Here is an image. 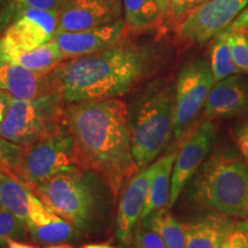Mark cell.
<instances>
[{
  "label": "cell",
  "instance_id": "obj_20",
  "mask_svg": "<svg viewBox=\"0 0 248 248\" xmlns=\"http://www.w3.org/2000/svg\"><path fill=\"white\" fill-rule=\"evenodd\" d=\"M27 229L33 240L43 245L62 244L77 234L76 226L44 207L27 221Z\"/></svg>",
  "mask_w": 248,
  "mask_h": 248
},
{
  "label": "cell",
  "instance_id": "obj_30",
  "mask_svg": "<svg viewBox=\"0 0 248 248\" xmlns=\"http://www.w3.org/2000/svg\"><path fill=\"white\" fill-rule=\"evenodd\" d=\"M222 248H248V219H237Z\"/></svg>",
  "mask_w": 248,
  "mask_h": 248
},
{
  "label": "cell",
  "instance_id": "obj_27",
  "mask_svg": "<svg viewBox=\"0 0 248 248\" xmlns=\"http://www.w3.org/2000/svg\"><path fill=\"white\" fill-rule=\"evenodd\" d=\"M23 152L24 146L0 137V170L9 175H16L22 162Z\"/></svg>",
  "mask_w": 248,
  "mask_h": 248
},
{
  "label": "cell",
  "instance_id": "obj_32",
  "mask_svg": "<svg viewBox=\"0 0 248 248\" xmlns=\"http://www.w3.org/2000/svg\"><path fill=\"white\" fill-rule=\"evenodd\" d=\"M232 135L241 155L248 162V117L235 124L232 129Z\"/></svg>",
  "mask_w": 248,
  "mask_h": 248
},
{
  "label": "cell",
  "instance_id": "obj_25",
  "mask_svg": "<svg viewBox=\"0 0 248 248\" xmlns=\"http://www.w3.org/2000/svg\"><path fill=\"white\" fill-rule=\"evenodd\" d=\"M64 2L66 0H7V6H4L0 12V29L5 27V24L8 23L11 18H13L14 21V18L24 9L36 8L45 9V11H60Z\"/></svg>",
  "mask_w": 248,
  "mask_h": 248
},
{
  "label": "cell",
  "instance_id": "obj_16",
  "mask_svg": "<svg viewBox=\"0 0 248 248\" xmlns=\"http://www.w3.org/2000/svg\"><path fill=\"white\" fill-rule=\"evenodd\" d=\"M0 90L21 100L55 94L49 73L38 74L2 60H0Z\"/></svg>",
  "mask_w": 248,
  "mask_h": 248
},
{
  "label": "cell",
  "instance_id": "obj_22",
  "mask_svg": "<svg viewBox=\"0 0 248 248\" xmlns=\"http://www.w3.org/2000/svg\"><path fill=\"white\" fill-rule=\"evenodd\" d=\"M141 221L160 234L167 248H185V224L179 222L166 208L152 213Z\"/></svg>",
  "mask_w": 248,
  "mask_h": 248
},
{
  "label": "cell",
  "instance_id": "obj_34",
  "mask_svg": "<svg viewBox=\"0 0 248 248\" xmlns=\"http://www.w3.org/2000/svg\"><path fill=\"white\" fill-rule=\"evenodd\" d=\"M12 99L13 98H12L11 95L0 90V123L2 122L6 113L8 111V108L11 106Z\"/></svg>",
  "mask_w": 248,
  "mask_h": 248
},
{
  "label": "cell",
  "instance_id": "obj_29",
  "mask_svg": "<svg viewBox=\"0 0 248 248\" xmlns=\"http://www.w3.org/2000/svg\"><path fill=\"white\" fill-rule=\"evenodd\" d=\"M135 245L136 248H167L160 234L142 221L135 230Z\"/></svg>",
  "mask_w": 248,
  "mask_h": 248
},
{
  "label": "cell",
  "instance_id": "obj_39",
  "mask_svg": "<svg viewBox=\"0 0 248 248\" xmlns=\"http://www.w3.org/2000/svg\"><path fill=\"white\" fill-rule=\"evenodd\" d=\"M4 4H5V0H0V12H1L2 6H4Z\"/></svg>",
  "mask_w": 248,
  "mask_h": 248
},
{
  "label": "cell",
  "instance_id": "obj_21",
  "mask_svg": "<svg viewBox=\"0 0 248 248\" xmlns=\"http://www.w3.org/2000/svg\"><path fill=\"white\" fill-rule=\"evenodd\" d=\"M176 156H177V151H173L153 162V175L151 178L147 201L142 212L141 219L146 218L152 213L168 208L170 190H171V175Z\"/></svg>",
  "mask_w": 248,
  "mask_h": 248
},
{
  "label": "cell",
  "instance_id": "obj_3",
  "mask_svg": "<svg viewBox=\"0 0 248 248\" xmlns=\"http://www.w3.org/2000/svg\"><path fill=\"white\" fill-rule=\"evenodd\" d=\"M190 195L213 213L248 219V162L233 148H217L191 179Z\"/></svg>",
  "mask_w": 248,
  "mask_h": 248
},
{
  "label": "cell",
  "instance_id": "obj_18",
  "mask_svg": "<svg viewBox=\"0 0 248 248\" xmlns=\"http://www.w3.org/2000/svg\"><path fill=\"white\" fill-rule=\"evenodd\" d=\"M45 204L29 186L13 175L0 170V209L13 214L27 223Z\"/></svg>",
  "mask_w": 248,
  "mask_h": 248
},
{
  "label": "cell",
  "instance_id": "obj_11",
  "mask_svg": "<svg viewBox=\"0 0 248 248\" xmlns=\"http://www.w3.org/2000/svg\"><path fill=\"white\" fill-rule=\"evenodd\" d=\"M58 21L59 11L24 9L6 28L0 43L18 49H33L53 39Z\"/></svg>",
  "mask_w": 248,
  "mask_h": 248
},
{
  "label": "cell",
  "instance_id": "obj_28",
  "mask_svg": "<svg viewBox=\"0 0 248 248\" xmlns=\"http://www.w3.org/2000/svg\"><path fill=\"white\" fill-rule=\"evenodd\" d=\"M228 39L233 61L240 73L248 74V39L245 31L228 30Z\"/></svg>",
  "mask_w": 248,
  "mask_h": 248
},
{
  "label": "cell",
  "instance_id": "obj_6",
  "mask_svg": "<svg viewBox=\"0 0 248 248\" xmlns=\"http://www.w3.org/2000/svg\"><path fill=\"white\" fill-rule=\"evenodd\" d=\"M62 104L57 94L31 100L13 98L0 123V137L20 146H28L45 137L66 123Z\"/></svg>",
  "mask_w": 248,
  "mask_h": 248
},
{
  "label": "cell",
  "instance_id": "obj_40",
  "mask_svg": "<svg viewBox=\"0 0 248 248\" xmlns=\"http://www.w3.org/2000/svg\"><path fill=\"white\" fill-rule=\"evenodd\" d=\"M247 39H248V35H247Z\"/></svg>",
  "mask_w": 248,
  "mask_h": 248
},
{
  "label": "cell",
  "instance_id": "obj_23",
  "mask_svg": "<svg viewBox=\"0 0 248 248\" xmlns=\"http://www.w3.org/2000/svg\"><path fill=\"white\" fill-rule=\"evenodd\" d=\"M124 21L129 30H144L162 18L155 0H122Z\"/></svg>",
  "mask_w": 248,
  "mask_h": 248
},
{
  "label": "cell",
  "instance_id": "obj_36",
  "mask_svg": "<svg viewBox=\"0 0 248 248\" xmlns=\"http://www.w3.org/2000/svg\"><path fill=\"white\" fill-rule=\"evenodd\" d=\"M7 247L8 248H38L36 246H32V245L22 243V241H18V240H15V239L9 240L7 243Z\"/></svg>",
  "mask_w": 248,
  "mask_h": 248
},
{
  "label": "cell",
  "instance_id": "obj_24",
  "mask_svg": "<svg viewBox=\"0 0 248 248\" xmlns=\"http://www.w3.org/2000/svg\"><path fill=\"white\" fill-rule=\"evenodd\" d=\"M213 39L209 63L215 83L234 74H240L232 58L231 47L228 39V29L223 30Z\"/></svg>",
  "mask_w": 248,
  "mask_h": 248
},
{
  "label": "cell",
  "instance_id": "obj_19",
  "mask_svg": "<svg viewBox=\"0 0 248 248\" xmlns=\"http://www.w3.org/2000/svg\"><path fill=\"white\" fill-rule=\"evenodd\" d=\"M0 60L12 62L38 74H48L63 62L64 57L53 40L29 51L0 43Z\"/></svg>",
  "mask_w": 248,
  "mask_h": 248
},
{
  "label": "cell",
  "instance_id": "obj_15",
  "mask_svg": "<svg viewBox=\"0 0 248 248\" xmlns=\"http://www.w3.org/2000/svg\"><path fill=\"white\" fill-rule=\"evenodd\" d=\"M153 170L154 164L152 163L135 173L123 192L116 219V235L121 243H128L131 239L136 225L141 219Z\"/></svg>",
  "mask_w": 248,
  "mask_h": 248
},
{
  "label": "cell",
  "instance_id": "obj_35",
  "mask_svg": "<svg viewBox=\"0 0 248 248\" xmlns=\"http://www.w3.org/2000/svg\"><path fill=\"white\" fill-rule=\"evenodd\" d=\"M155 1L159 5L162 17L170 14V0H155Z\"/></svg>",
  "mask_w": 248,
  "mask_h": 248
},
{
  "label": "cell",
  "instance_id": "obj_2",
  "mask_svg": "<svg viewBox=\"0 0 248 248\" xmlns=\"http://www.w3.org/2000/svg\"><path fill=\"white\" fill-rule=\"evenodd\" d=\"M146 49L122 42L61 64L49 73L55 94L66 104L119 98L146 73Z\"/></svg>",
  "mask_w": 248,
  "mask_h": 248
},
{
  "label": "cell",
  "instance_id": "obj_12",
  "mask_svg": "<svg viewBox=\"0 0 248 248\" xmlns=\"http://www.w3.org/2000/svg\"><path fill=\"white\" fill-rule=\"evenodd\" d=\"M122 15V0H66L59 11L57 33L106 26Z\"/></svg>",
  "mask_w": 248,
  "mask_h": 248
},
{
  "label": "cell",
  "instance_id": "obj_37",
  "mask_svg": "<svg viewBox=\"0 0 248 248\" xmlns=\"http://www.w3.org/2000/svg\"><path fill=\"white\" fill-rule=\"evenodd\" d=\"M80 248H115V247L110 246V245L108 244H89Z\"/></svg>",
  "mask_w": 248,
  "mask_h": 248
},
{
  "label": "cell",
  "instance_id": "obj_17",
  "mask_svg": "<svg viewBox=\"0 0 248 248\" xmlns=\"http://www.w3.org/2000/svg\"><path fill=\"white\" fill-rule=\"evenodd\" d=\"M237 219L212 212L186 223L185 248H222Z\"/></svg>",
  "mask_w": 248,
  "mask_h": 248
},
{
  "label": "cell",
  "instance_id": "obj_7",
  "mask_svg": "<svg viewBox=\"0 0 248 248\" xmlns=\"http://www.w3.org/2000/svg\"><path fill=\"white\" fill-rule=\"evenodd\" d=\"M79 169L74 140L66 123L45 137L24 146L22 162L15 177L31 190L59 173Z\"/></svg>",
  "mask_w": 248,
  "mask_h": 248
},
{
  "label": "cell",
  "instance_id": "obj_31",
  "mask_svg": "<svg viewBox=\"0 0 248 248\" xmlns=\"http://www.w3.org/2000/svg\"><path fill=\"white\" fill-rule=\"evenodd\" d=\"M208 0H170V15L178 22L185 15Z\"/></svg>",
  "mask_w": 248,
  "mask_h": 248
},
{
  "label": "cell",
  "instance_id": "obj_4",
  "mask_svg": "<svg viewBox=\"0 0 248 248\" xmlns=\"http://www.w3.org/2000/svg\"><path fill=\"white\" fill-rule=\"evenodd\" d=\"M129 108L133 160L147 168L167 146L173 131L175 88L157 82L148 85Z\"/></svg>",
  "mask_w": 248,
  "mask_h": 248
},
{
  "label": "cell",
  "instance_id": "obj_33",
  "mask_svg": "<svg viewBox=\"0 0 248 248\" xmlns=\"http://www.w3.org/2000/svg\"><path fill=\"white\" fill-rule=\"evenodd\" d=\"M230 31H246L248 30V6H246L240 14L234 18V21L229 26Z\"/></svg>",
  "mask_w": 248,
  "mask_h": 248
},
{
  "label": "cell",
  "instance_id": "obj_13",
  "mask_svg": "<svg viewBox=\"0 0 248 248\" xmlns=\"http://www.w3.org/2000/svg\"><path fill=\"white\" fill-rule=\"evenodd\" d=\"M129 28L125 21L106 24L92 29L60 32L53 37L64 59L84 57L124 42Z\"/></svg>",
  "mask_w": 248,
  "mask_h": 248
},
{
  "label": "cell",
  "instance_id": "obj_9",
  "mask_svg": "<svg viewBox=\"0 0 248 248\" xmlns=\"http://www.w3.org/2000/svg\"><path fill=\"white\" fill-rule=\"evenodd\" d=\"M248 0H208L178 22L177 35L184 42L202 44L228 29Z\"/></svg>",
  "mask_w": 248,
  "mask_h": 248
},
{
  "label": "cell",
  "instance_id": "obj_26",
  "mask_svg": "<svg viewBox=\"0 0 248 248\" xmlns=\"http://www.w3.org/2000/svg\"><path fill=\"white\" fill-rule=\"evenodd\" d=\"M28 232L26 222L13 214L0 209V248L9 240L22 239Z\"/></svg>",
  "mask_w": 248,
  "mask_h": 248
},
{
  "label": "cell",
  "instance_id": "obj_10",
  "mask_svg": "<svg viewBox=\"0 0 248 248\" xmlns=\"http://www.w3.org/2000/svg\"><path fill=\"white\" fill-rule=\"evenodd\" d=\"M217 136L215 123L206 120L198 124L177 151L171 175V190L168 209L178 200L183 188L193 178L212 152Z\"/></svg>",
  "mask_w": 248,
  "mask_h": 248
},
{
  "label": "cell",
  "instance_id": "obj_38",
  "mask_svg": "<svg viewBox=\"0 0 248 248\" xmlns=\"http://www.w3.org/2000/svg\"><path fill=\"white\" fill-rule=\"evenodd\" d=\"M45 248H74V247L67 244H55V245H49V246Z\"/></svg>",
  "mask_w": 248,
  "mask_h": 248
},
{
  "label": "cell",
  "instance_id": "obj_1",
  "mask_svg": "<svg viewBox=\"0 0 248 248\" xmlns=\"http://www.w3.org/2000/svg\"><path fill=\"white\" fill-rule=\"evenodd\" d=\"M64 122L80 170L98 173L114 198L138 170L133 160L129 108L119 98L68 104Z\"/></svg>",
  "mask_w": 248,
  "mask_h": 248
},
{
  "label": "cell",
  "instance_id": "obj_8",
  "mask_svg": "<svg viewBox=\"0 0 248 248\" xmlns=\"http://www.w3.org/2000/svg\"><path fill=\"white\" fill-rule=\"evenodd\" d=\"M215 84L210 63L199 59L186 63L179 71L175 86L173 131L175 139L183 137L194 123Z\"/></svg>",
  "mask_w": 248,
  "mask_h": 248
},
{
  "label": "cell",
  "instance_id": "obj_5",
  "mask_svg": "<svg viewBox=\"0 0 248 248\" xmlns=\"http://www.w3.org/2000/svg\"><path fill=\"white\" fill-rule=\"evenodd\" d=\"M43 203L77 229L88 230L97 214V199L80 169L64 171L33 188Z\"/></svg>",
  "mask_w": 248,
  "mask_h": 248
},
{
  "label": "cell",
  "instance_id": "obj_14",
  "mask_svg": "<svg viewBox=\"0 0 248 248\" xmlns=\"http://www.w3.org/2000/svg\"><path fill=\"white\" fill-rule=\"evenodd\" d=\"M248 113V82L239 74L213 85L203 107L206 120L231 119Z\"/></svg>",
  "mask_w": 248,
  "mask_h": 248
}]
</instances>
